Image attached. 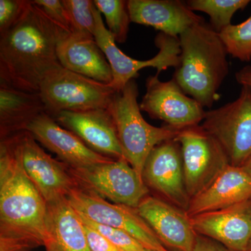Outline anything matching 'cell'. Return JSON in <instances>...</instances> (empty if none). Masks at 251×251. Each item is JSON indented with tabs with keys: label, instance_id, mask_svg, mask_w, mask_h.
I'll list each match as a JSON object with an SVG mask.
<instances>
[{
	"label": "cell",
	"instance_id": "obj_12",
	"mask_svg": "<svg viewBox=\"0 0 251 251\" xmlns=\"http://www.w3.org/2000/svg\"><path fill=\"white\" fill-rule=\"evenodd\" d=\"M144 183L163 199L185 211L191 198L188 195L183 168L181 147L176 140L157 145L145 162Z\"/></svg>",
	"mask_w": 251,
	"mask_h": 251
},
{
	"label": "cell",
	"instance_id": "obj_21",
	"mask_svg": "<svg viewBox=\"0 0 251 251\" xmlns=\"http://www.w3.org/2000/svg\"><path fill=\"white\" fill-rule=\"evenodd\" d=\"M57 58L64 69L98 82L111 84L112 72L95 39L69 34L59 43Z\"/></svg>",
	"mask_w": 251,
	"mask_h": 251
},
{
	"label": "cell",
	"instance_id": "obj_9",
	"mask_svg": "<svg viewBox=\"0 0 251 251\" xmlns=\"http://www.w3.org/2000/svg\"><path fill=\"white\" fill-rule=\"evenodd\" d=\"M67 198L78 214L97 224L125 231L147 250L172 251L158 239L136 209L108 202L78 186L72 189Z\"/></svg>",
	"mask_w": 251,
	"mask_h": 251
},
{
	"label": "cell",
	"instance_id": "obj_29",
	"mask_svg": "<svg viewBox=\"0 0 251 251\" xmlns=\"http://www.w3.org/2000/svg\"><path fill=\"white\" fill-rule=\"evenodd\" d=\"M32 1L52 22L72 34L70 22L62 0H34Z\"/></svg>",
	"mask_w": 251,
	"mask_h": 251
},
{
	"label": "cell",
	"instance_id": "obj_19",
	"mask_svg": "<svg viewBox=\"0 0 251 251\" xmlns=\"http://www.w3.org/2000/svg\"><path fill=\"white\" fill-rule=\"evenodd\" d=\"M251 198V177L242 167L229 165L202 192L191 199L189 217L226 209Z\"/></svg>",
	"mask_w": 251,
	"mask_h": 251
},
{
	"label": "cell",
	"instance_id": "obj_23",
	"mask_svg": "<svg viewBox=\"0 0 251 251\" xmlns=\"http://www.w3.org/2000/svg\"><path fill=\"white\" fill-rule=\"evenodd\" d=\"M186 4L193 11L205 13L210 17L211 26L220 32L230 25L237 11L250 4V0H189Z\"/></svg>",
	"mask_w": 251,
	"mask_h": 251
},
{
	"label": "cell",
	"instance_id": "obj_20",
	"mask_svg": "<svg viewBox=\"0 0 251 251\" xmlns=\"http://www.w3.org/2000/svg\"><path fill=\"white\" fill-rule=\"evenodd\" d=\"M46 251H91L85 227L67 198L47 203Z\"/></svg>",
	"mask_w": 251,
	"mask_h": 251
},
{
	"label": "cell",
	"instance_id": "obj_6",
	"mask_svg": "<svg viewBox=\"0 0 251 251\" xmlns=\"http://www.w3.org/2000/svg\"><path fill=\"white\" fill-rule=\"evenodd\" d=\"M68 171L77 186L115 204L136 209L148 195L143 179L125 159L82 168L68 166Z\"/></svg>",
	"mask_w": 251,
	"mask_h": 251
},
{
	"label": "cell",
	"instance_id": "obj_1",
	"mask_svg": "<svg viewBox=\"0 0 251 251\" xmlns=\"http://www.w3.org/2000/svg\"><path fill=\"white\" fill-rule=\"evenodd\" d=\"M19 133L0 146V251L44 245L47 202L23 168Z\"/></svg>",
	"mask_w": 251,
	"mask_h": 251
},
{
	"label": "cell",
	"instance_id": "obj_27",
	"mask_svg": "<svg viewBox=\"0 0 251 251\" xmlns=\"http://www.w3.org/2000/svg\"><path fill=\"white\" fill-rule=\"evenodd\" d=\"M78 214L84 224L87 225L89 227L95 229L99 234H101L103 237L108 239L109 242H111L112 244L116 246L122 251H148L136 239L131 237L130 234L125 232V231L114 228V227L105 226V225L97 224V223L87 219L85 216L81 215L80 214Z\"/></svg>",
	"mask_w": 251,
	"mask_h": 251
},
{
	"label": "cell",
	"instance_id": "obj_32",
	"mask_svg": "<svg viewBox=\"0 0 251 251\" xmlns=\"http://www.w3.org/2000/svg\"><path fill=\"white\" fill-rule=\"evenodd\" d=\"M236 80L242 87H246L251 92V66L242 68L236 73Z\"/></svg>",
	"mask_w": 251,
	"mask_h": 251
},
{
	"label": "cell",
	"instance_id": "obj_7",
	"mask_svg": "<svg viewBox=\"0 0 251 251\" xmlns=\"http://www.w3.org/2000/svg\"><path fill=\"white\" fill-rule=\"evenodd\" d=\"M93 11L96 21L94 39L111 67L113 79L110 85L117 92L123 90L145 68H156V74H159L169 67L176 68L179 65L181 52L179 38L160 32L155 38V44L159 49L155 57L148 60L131 58L117 47L116 41L104 25L101 14L95 5Z\"/></svg>",
	"mask_w": 251,
	"mask_h": 251
},
{
	"label": "cell",
	"instance_id": "obj_24",
	"mask_svg": "<svg viewBox=\"0 0 251 251\" xmlns=\"http://www.w3.org/2000/svg\"><path fill=\"white\" fill-rule=\"evenodd\" d=\"M94 3L100 14L105 16L108 29L115 41L121 44L125 43L131 22L127 7V1L94 0Z\"/></svg>",
	"mask_w": 251,
	"mask_h": 251
},
{
	"label": "cell",
	"instance_id": "obj_28",
	"mask_svg": "<svg viewBox=\"0 0 251 251\" xmlns=\"http://www.w3.org/2000/svg\"><path fill=\"white\" fill-rule=\"evenodd\" d=\"M27 0H0V35L11 29L27 9Z\"/></svg>",
	"mask_w": 251,
	"mask_h": 251
},
{
	"label": "cell",
	"instance_id": "obj_33",
	"mask_svg": "<svg viewBox=\"0 0 251 251\" xmlns=\"http://www.w3.org/2000/svg\"><path fill=\"white\" fill-rule=\"evenodd\" d=\"M242 168L251 177V156L244 163Z\"/></svg>",
	"mask_w": 251,
	"mask_h": 251
},
{
	"label": "cell",
	"instance_id": "obj_16",
	"mask_svg": "<svg viewBox=\"0 0 251 251\" xmlns=\"http://www.w3.org/2000/svg\"><path fill=\"white\" fill-rule=\"evenodd\" d=\"M52 118L96 152L125 159L115 122L108 109L61 112Z\"/></svg>",
	"mask_w": 251,
	"mask_h": 251
},
{
	"label": "cell",
	"instance_id": "obj_30",
	"mask_svg": "<svg viewBox=\"0 0 251 251\" xmlns=\"http://www.w3.org/2000/svg\"><path fill=\"white\" fill-rule=\"evenodd\" d=\"M84 227L91 251H123L109 242L95 229L85 224H84Z\"/></svg>",
	"mask_w": 251,
	"mask_h": 251
},
{
	"label": "cell",
	"instance_id": "obj_4",
	"mask_svg": "<svg viewBox=\"0 0 251 251\" xmlns=\"http://www.w3.org/2000/svg\"><path fill=\"white\" fill-rule=\"evenodd\" d=\"M135 79L115 94L108 110L111 114L125 159L143 179L145 162L157 145L175 139L180 130L156 127L145 121L138 103Z\"/></svg>",
	"mask_w": 251,
	"mask_h": 251
},
{
	"label": "cell",
	"instance_id": "obj_5",
	"mask_svg": "<svg viewBox=\"0 0 251 251\" xmlns=\"http://www.w3.org/2000/svg\"><path fill=\"white\" fill-rule=\"evenodd\" d=\"M117 92L110 84L92 80L60 66L44 78L39 93L46 113L54 117L64 111L108 109Z\"/></svg>",
	"mask_w": 251,
	"mask_h": 251
},
{
	"label": "cell",
	"instance_id": "obj_2",
	"mask_svg": "<svg viewBox=\"0 0 251 251\" xmlns=\"http://www.w3.org/2000/svg\"><path fill=\"white\" fill-rule=\"evenodd\" d=\"M69 34L29 1L21 20L0 35V82L39 92L44 78L60 67L57 47Z\"/></svg>",
	"mask_w": 251,
	"mask_h": 251
},
{
	"label": "cell",
	"instance_id": "obj_11",
	"mask_svg": "<svg viewBox=\"0 0 251 251\" xmlns=\"http://www.w3.org/2000/svg\"><path fill=\"white\" fill-rule=\"evenodd\" d=\"M158 75L147 79L146 93L140 104L141 110L175 129L199 125L205 116L204 108L185 94L174 79L163 82Z\"/></svg>",
	"mask_w": 251,
	"mask_h": 251
},
{
	"label": "cell",
	"instance_id": "obj_17",
	"mask_svg": "<svg viewBox=\"0 0 251 251\" xmlns=\"http://www.w3.org/2000/svg\"><path fill=\"white\" fill-rule=\"evenodd\" d=\"M26 131L71 168L93 166L113 160L91 150L76 135L59 125L46 112L31 122Z\"/></svg>",
	"mask_w": 251,
	"mask_h": 251
},
{
	"label": "cell",
	"instance_id": "obj_8",
	"mask_svg": "<svg viewBox=\"0 0 251 251\" xmlns=\"http://www.w3.org/2000/svg\"><path fill=\"white\" fill-rule=\"evenodd\" d=\"M217 140L229 164L242 167L251 156V92L242 87L239 97L206 111L201 125Z\"/></svg>",
	"mask_w": 251,
	"mask_h": 251
},
{
	"label": "cell",
	"instance_id": "obj_3",
	"mask_svg": "<svg viewBox=\"0 0 251 251\" xmlns=\"http://www.w3.org/2000/svg\"><path fill=\"white\" fill-rule=\"evenodd\" d=\"M179 39V64L173 79L203 108H211L228 75V52L219 33L205 22L188 28Z\"/></svg>",
	"mask_w": 251,
	"mask_h": 251
},
{
	"label": "cell",
	"instance_id": "obj_10",
	"mask_svg": "<svg viewBox=\"0 0 251 251\" xmlns=\"http://www.w3.org/2000/svg\"><path fill=\"white\" fill-rule=\"evenodd\" d=\"M175 139L181 147L185 182L191 201L230 164L217 140L201 126L180 130Z\"/></svg>",
	"mask_w": 251,
	"mask_h": 251
},
{
	"label": "cell",
	"instance_id": "obj_31",
	"mask_svg": "<svg viewBox=\"0 0 251 251\" xmlns=\"http://www.w3.org/2000/svg\"><path fill=\"white\" fill-rule=\"evenodd\" d=\"M194 251H234L227 249L222 244L198 234Z\"/></svg>",
	"mask_w": 251,
	"mask_h": 251
},
{
	"label": "cell",
	"instance_id": "obj_26",
	"mask_svg": "<svg viewBox=\"0 0 251 251\" xmlns=\"http://www.w3.org/2000/svg\"><path fill=\"white\" fill-rule=\"evenodd\" d=\"M228 54L242 62L251 60V16L240 24L227 26L220 31Z\"/></svg>",
	"mask_w": 251,
	"mask_h": 251
},
{
	"label": "cell",
	"instance_id": "obj_34",
	"mask_svg": "<svg viewBox=\"0 0 251 251\" xmlns=\"http://www.w3.org/2000/svg\"><path fill=\"white\" fill-rule=\"evenodd\" d=\"M245 251H251V242H249V244H248L247 249H246Z\"/></svg>",
	"mask_w": 251,
	"mask_h": 251
},
{
	"label": "cell",
	"instance_id": "obj_14",
	"mask_svg": "<svg viewBox=\"0 0 251 251\" xmlns=\"http://www.w3.org/2000/svg\"><path fill=\"white\" fill-rule=\"evenodd\" d=\"M136 210L168 249L194 251L198 234L186 211L161 198L148 196Z\"/></svg>",
	"mask_w": 251,
	"mask_h": 251
},
{
	"label": "cell",
	"instance_id": "obj_25",
	"mask_svg": "<svg viewBox=\"0 0 251 251\" xmlns=\"http://www.w3.org/2000/svg\"><path fill=\"white\" fill-rule=\"evenodd\" d=\"M67 10L72 34L94 39L96 21L94 14V1L91 0H62Z\"/></svg>",
	"mask_w": 251,
	"mask_h": 251
},
{
	"label": "cell",
	"instance_id": "obj_35",
	"mask_svg": "<svg viewBox=\"0 0 251 251\" xmlns=\"http://www.w3.org/2000/svg\"></svg>",
	"mask_w": 251,
	"mask_h": 251
},
{
	"label": "cell",
	"instance_id": "obj_18",
	"mask_svg": "<svg viewBox=\"0 0 251 251\" xmlns=\"http://www.w3.org/2000/svg\"><path fill=\"white\" fill-rule=\"evenodd\" d=\"M127 7L132 23L150 26L175 38L191 26L204 22L186 1L180 0H128Z\"/></svg>",
	"mask_w": 251,
	"mask_h": 251
},
{
	"label": "cell",
	"instance_id": "obj_13",
	"mask_svg": "<svg viewBox=\"0 0 251 251\" xmlns=\"http://www.w3.org/2000/svg\"><path fill=\"white\" fill-rule=\"evenodd\" d=\"M19 148L25 172L46 202L67 198L76 187L67 165L48 154L29 132L20 133Z\"/></svg>",
	"mask_w": 251,
	"mask_h": 251
},
{
	"label": "cell",
	"instance_id": "obj_22",
	"mask_svg": "<svg viewBox=\"0 0 251 251\" xmlns=\"http://www.w3.org/2000/svg\"><path fill=\"white\" fill-rule=\"evenodd\" d=\"M44 112L46 107L39 92H26L0 82L1 139L26 131Z\"/></svg>",
	"mask_w": 251,
	"mask_h": 251
},
{
	"label": "cell",
	"instance_id": "obj_15",
	"mask_svg": "<svg viewBox=\"0 0 251 251\" xmlns=\"http://www.w3.org/2000/svg\"><path fill=\"white\" fill-rule=\"evenodd\" d=\"M191 218L193 228L234 251H245L251 240V198L233 206Z\"/></svg>",
	"mask_w": 251,
	"mask_h": 251
}]
</instances>
